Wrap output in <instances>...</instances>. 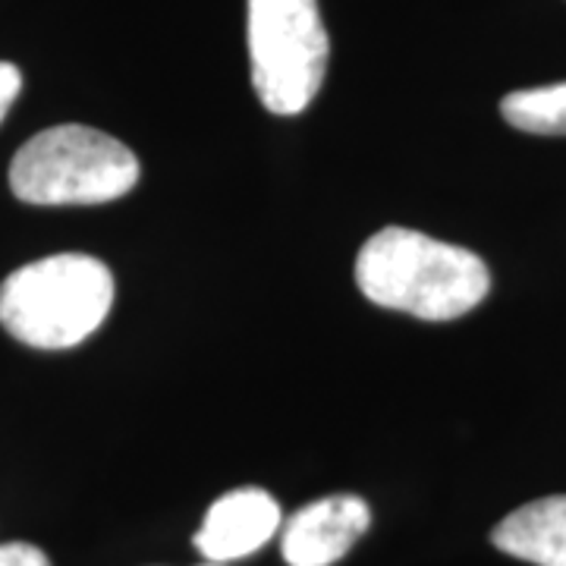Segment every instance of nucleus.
Instances as JSON below:
<instances>
[{"label": "nucleus", "mask_w": 566, "mask_h": 566, "mask_svg": "<svg viewBox=\"0 0 566 566\" xmlns=\"http://www.w3.org/2000/svg\"><path fill=\"white\" fill-rule=\"evenodd\" d=\"M356 283L368 303L422 322H453L491 290L488 264L463 245H450L406 227H385L359 249Z\"/></svg>", "instance_id": "nucleus-1"}, {"label": "nucleus", "mask_w": 566, "mask_h": 566, "mask_svg": "<svg viewBox=\"0 0 566 566\" xmlns=\"http://www.w3.org/2000/svg\"><path fill=\"white\" fill-rule=\"evenodd\" d=\"M114 305L111 268L82 252L48 255L0 283V324L35 349H70L88 340Z\"/></svg>", "instance_id": "nucleus-2"}, {"label": "nucleus", "mask_w": 566, "mask_h": 566, "mask_svg": "<svg viewBox=\"0 0 566 566\" xmlns=\"http://www.w3.org/2000/svg\"><path fill=\"white\" fill-rule=\"evenodd\" d=\"M139 182V158L102 129L63 123L22 145L10 189L29 205H102Z\"/></svg>", "instance_id": "nucleus-3"}, {"label": "nucleus", "mask_w": 566, "mask_h": 566, "mask_svg": "<svg viewBox=\"0 0 566 566\" xmlns=\"http://www.w3.org/2000/svg\"><path fill=\"white\" fill-rule=\"evenodd\" d=\"M252 85L277 117L312 104L327 73L331 41L318 0H245Z\"/></svg>", "instance_id": "nucleus-4"}, {"label": "nucleus", "mask_w": 566, "mask_h": 566, "mask_svg": "<svg viewBox=\"0 0 566 566\" xmlns=\"http://www.w3.org/2000/svg\"><path fill=\"white\" fill-rule=\"evenodd\" d=\"M371 526V510L363 497L337 494L303 506L281 535V554L290 566H331L363 538Z\"/></svg>", "instance_id": "nucleus-5"}, {"label": "nucleus", "mask_w": 566, "mask_h": 566, "mask_svg": "<svg viewBox=\"0 0 566 566\" xmlns=\"http://www.w3.org/2000/svg\"><path fill=\"white\" fill-rule=\"evenodd\" d=\"M281 528V506L262 488H237L218 497L196 532V547L208 564H230L255 554Z\"/></svg>", "instance_id": "nucleus-6"}, {"label": "nucleus", "mask_w": 566, "mask_h": 566, "mask_svg": "<svg viewBox=\"0 0 566 566\" xmlns=\"http://www.w3.org/2000/svg\"><path fill=\"white\" fill-rule=\"evenodd\" d=\"M494 547L535 566H566V494L513 510L491 532Z\"/></svg>", "instance_id": "nucleus-7"}, {"label": "nucleus", "mask_w": 566, "mask_h": 566, "mask_svg": "<svg viewBox=\"0 0 566 566\" xmlns=\"http://www.w3.org/2000/svg\"><path fill=\"white\" fill-rule=\"evenodd\" d=\"M501 114L510 126L535 136H566V82L520 88L501 102Z\"/></svg>", "instance_id": "nucleus-8"}, {"label": "nucleus", "mask_w": 566, "mask_h": 566, "mask_svg": "<svg viewBox=\"0 0 566 566\" xmlns=\"http://www.w3.org/2000/svg\"><path fill=\"white\" fill-rule=\"evenodd\" d=\"M0 566H51V560L41 547L10 542V545H0Z\"/></svg>", "instance_id": "nucleus-9"}, {"label": "nucleus", "mask_w": 566, "mask_h": 566, "mask_svg": "<svg viewBox=\"0 0 566 566\" xmlns=\"http://www.w3.org/2000/svg\"><path fill=\"white\" fill-rule=\"evenodd\" d=\"M22 88V73L13 63L0 61V123L7 117V111L13 107V102L20 98Z\"/></svg>", "instance_id": "nucleus-10"}, {"label": "nucleus", "mask_w": 566, "mask_h": 566, "mask_svg": "<svg viewBox=\"0 0 566 566\" xmlns=\"http://www.w3.org/2000/svg\"><path fill=\"white\" fill-rule=\"evenodd\" d=\"M202 566H221V564H202Z\"/></svg>", "instance_id": "nucleus-11"}]
</instances>
